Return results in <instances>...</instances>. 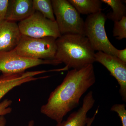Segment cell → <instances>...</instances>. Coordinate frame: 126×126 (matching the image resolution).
Instances as JSON below:
<instances>
[{"label": "cell", "mask_w": 126, "mask_h": 126, "mask_svg": "<svg viewBox=\"0 0 126 126\" xmlns=\"http://www.w3.org/2000/svg\"><path fill=\"white\" fill-rule=\"evenodd\" d=\"M94 102L93 92L90 91L84 98L81 107L71 113L66 121L57 123L56 126H87L89 118L87 114Z\"/></svg>", "instance_id": "cell-10"}, {"label": "cell", "mask_w": 126, "mask_h": 126, "mask_svg": "<svg viewBox=\"0 0 126 126\" xmlns=\"http://www.w3.org/2000/svg\"><path fill=\"white\" fill-rule=\"evenodd\" d=\"M22 74L9 75H2L0 77V86L6 83L17 78L18 77H19Z\"/></svg>", "instance_id": "cell-20"}, {"label": "cell", "mask_w": 126, "mask_h": 126, "mask_svg": "<svg viewBox=\"0 0 126 126\" xmlns=\"http://www.w3.org/2000/svg\"><path fill=\"white\" fill-rule=\"evenodd\" d=\"M28 126H34V122L33 120L30 121L28 123Z\"/></svg>", "instance_id": "cell-24"}, {"label": "cell", "mask_w": 126, "mask_h": 126, "mask_svg": "<svg viewBox=\"0 0 126 126\" xmlns=\"http://www.w3.org/2000/svg\"><path fill=\"white\" fill-rule=\"evenodd\" d=\"M9 0H0V21L5 20Z\"/></svg>", "instance_id": "cell-19"}, {"label": "cell", "mask_w": 126, "mask_h": 126, "mask_svg": "<svg viewBox=\"0 0 126 126\" xmlns=\"http://www.w3.org/2000/svg\"><path fill=\"white\" fill-rule=\"evenodd\" d=\"M55 59L68 69H80L95 62V53L89 41L79 34H66L56 39Z\"/></svg>", "instance_id": "cell-2"}, {"label": "cell", "mask_w": 126, "mask_h": 126, "mask_svg": "<svg viewBox=\"0 0 126 126\" xmlns=\"http://www.w3.org/2000/svg\"><path fill=\"white\" fill-rule=\"evenodd\" d=\"M113 35L117 39L121 40L126 38V16L121 20L114 22Z\"/></svg>", "instance_id": "cell-16"}, {"label": "cell", "mask_w": 126, "mask_h": 126, "mask_svg": "<svg viewBox=\"0 0 126 126\" xmlns=\"http://www.w3.org/2000/svg\"><path fill=\"white\" fill-rule=\"evenodd\" d=\"M126 105L123 104H118L113 105L111 108V111L117 113L121 118L122 126H126Z\"/></svg>", "instance_id": "cell-17"}, {"label": "cell", "mask_w": 126, "mask_h": 126, "mask_svg": "<svg viewBox=\"0 0 126 126\" xmlns=\"http://www.w3.org/2000/svg\"><path fill=\"white\" fill-rule=\"evenodd\" d=\"M79 14L92 15L102 11L100 0H68Z\"/></svg>", "instance_id": "cell-13"}, {"label": "cell", "mask_w": 126, "mask_h": 126, "mask_svg": "<svg viewBox=\"0 0 126 126\" xmlns=\"http://www.w3.org/2000/svg\"><path fill=\"white\" fill-rule=\"evenodd\" d=\"M32 0H9L5 20L12 22L24 20L35 12Z\"/></svg>", "instance_id": "cell-11"}, {"label": "cell", "mask_w": 126, "mask_h": 126, "mask_svg": "<svg viewBox=\"0 0 126 126\" xmlns=\"http://www.w3.org/2000/svg\"><path fill=\"white\" fill-rule=\"evenodd\" d=\"M6 120L4 116H0V126H5Z\"/></svg>", "instance_id": "cell-23"}, {"label": "cell", "mask_w": 126, "mask_h": 126, "mask_svg": "<svg viewBox=\"0 0 126 126\" xmlns=\"http://www.w3.org/2000/svg\"><path fill=\"white\" fill-rule=\"evenodd\" d=\"M18 24L21 34L24 36L37 38L52 37L57 39L61 35L56 21L47 19L38 11L35 12Z\"/></svg>", "instance_id": "cell-6"}, {"label": "cell", "mask_w": 126, "mask_h": 126, "mask_svg": "<svg viewBox=\"0 0 126 126\" xmlns=\"http://www.w3.org/2000/svg\"><path fill=\"white\" fill-rule=\"evenodd\" d=\"M98 109H99V108H98L97 110H96L95 113H94V115H93L92 117L89 118L87 126H92V124L93 122L94 121L95 117H96V116L97 114L98 113Z\"/></svg>", "instance_id": "cell-22"}, {"label": "cell", "mask_w": 126, "mask_h": 126, "mask_svg": "<svg viewBox=\"0 0 126 126\" xmlns=\"http://www.w3.org/2000/svg\"><path fill=\"white\" fill-rule=\"evenodd\" d=\"M33 6L35 11L40 12L46 18L55 21L53 6L50 0H33Z\"/></svg>", "instance_id": "cell-15"}, {"label": "cell", "mask_w": 126, "mask_h": 126, "mask_svg": "<svg viewBox=\"0 0 126 126\" xmlns=\"http://www.w3.org/2000/svg\"><path fill=\"white\" fill-rule=\"evenodd\" d=\"M56 39L53 37L33 38L22 35L16 52L21 56L36 59H55Z\"/></svg>", "instance_id": "cell-5"}, {"label": "cell", "mask_w": 126, "mask_h": 126, "mask_svg": "<svg viewBox=\"0 0 126 126\" xmlns=\"http://www.w3.org/2000/svg\"><path fill=\"white\" fill-rule=\"evenodd\" d=\"M102 2L106 3L112 9V11L107 14V19L112 21H118L123 17L126 16V6L121 0H101Z\"/></svg>", "instance_id": "cell-14"}, {"label": "cell", "mask_w": 126, "mask_h": 126, "mask_svg": "<svg viewBox=\"0 0 126 126\" xmlns=\"http://www.w3.org/2000/svg\"><path fill=\"white\" fill-rule=\"evenodd\" d=\"M95 61L102 64L117 80L122 100L126 101V63L116 56L98 51L95 53Z\"/></svg>", "instance_id": "cell-8"}, {"label": "cell", "mask_w": 126, "mask_h": 126, "mask_svg": "<svg viewBox=\"0 0 126 126\" xmlns=\"http://www.w3.org/2000/svg\"><path fill=\"white\" fill-rule=\"evenodd\" d=\"M96 82L94 67L90 64L80 69L68 72L60 85L50 94L40 112L57 123L79 106L80 98Z\"/></svg>", "instance_id": "cell-1"}, {"label": "cell", "mask_w": 126, "mask_h": 126, "mask_svg": "<svg viewBox=\"0 0 126 126\" xmlns=\"http://www.w3.org/2000/svg\"><path fill=\"white\" fill-rule=\"evenodd\" d=\"M116 57L122 61L126 63V48L122 50L118 49Z\"/></svg>", "instance_id": "cell-21"}, {"label": "cell", "mask_w": 126, "mask_h": 126, "mask_svg": "<svg viewBox=\"0 0 126 126\" xmlns=\"http://www.w3.org/2000/svg\"><path fill=\"white\" fill-rule=\"evenodd\" d=\"M21 36L18 24L16 22L6 20L0 21V51L14 49Z\"/></svg>", "instance_id": "cell-9"}, {"label": "cell", "mask_w": 126, "mask_h": 126, "mask_svg": "<svg viewBox=\"0 0 126 126\" xmlns=\"http://www.w3.org/2000/svg\"><path fill=\"white\" fill-rule=\"evenodd\" d=\"M61 63L56 60H45L24 57L18 54L15 49L0 51V72L2 75L20 74L28 69L41 64L56 65Z\"/></svg>", "instance_id": "cell-7"}, {"label": "cell", "mask_w": 126, "mask_h": 126, "mask_svg": "<svg viewBox=\"0 0 126 126\" xmlns=\"http://www.w3.org/2000/svg\"><path fill=\"white\" fill-rule=\"evenodd\" d=\"M51 2L61 35L72 34L84 35V21L69 1L52 0Z\"/></svg>", "instance_id": "cell-4"}, {"label": "cell", "mask_w": 126, "mask_h": 126, "mask_svg": "<svg viewBox=\"0 0 126 126\" xmlns=\"http://www.w3.org/2000/svg\"><path fill=\"white\" fill-rule=\"evenodd\" d=\"M12 103V101L7 99L0 102V116H4L11 112L12 109L9 107Z\"/></svg>", "instance_id": "cell-18"}, {"label": "cell", "mask_w": 126, "mask_h": 126, "mask_svg": "<svg viewBox=\"0 0 126 126\" xmlns=\"http://www.w3.org/2000/svg\"><path fill=\"white\" fill-rule=\"evenodd\" d=\"M46 72V71L44 70L25 72L17 78L2 84L0 86V101L6 94L16 87L31 81L46 78L47 76L38 78L35 77Z\"/></svg>", "instance_id": "cell-12"}, {"label": "cell", "mask_w": 126, "mask_h": 126, "mask_svg": "<svg viewBox=\"0 0 126 126\" xmlns=\"http://www.w3.org/2000/svg\"><path fill=\"white\" fill-rule=\"evenodd\" d=\"M107 16L102 11L88 16L84 21V35L93 48L116 56L118 49L110 42L106 34L105 23Z\"/></svg>", "instance_id": "cell-3"}]
</instances>
